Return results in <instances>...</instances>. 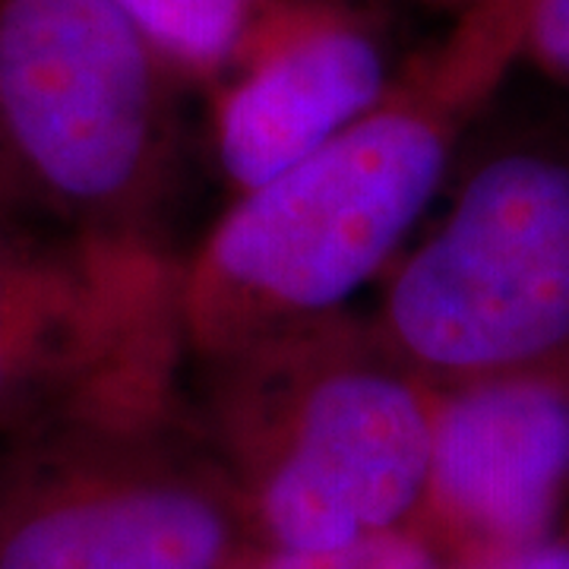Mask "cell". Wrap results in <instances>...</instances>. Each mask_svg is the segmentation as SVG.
<instances>
[{
    "label": "cell",
    "instance_id": "cell-1",
    "mask_svg": "<svg viewBox=\"0 0 569 569\" xmlns=\"http://www.w3.org/2000/svg\"><path fill=\"white\" fill-rule=\"evenodd\" d=\"M526 7L471 0L365 114L231 197L181 263L187 361L348 310L387 276L522 67Z\"/></svg>",
    "mask_w": 569,
    "mask_h": 569
},
{
    "label": "cell",
    "instance_id": "cell-2",
    "mask_svg": "<svg viewBox=\"0 0 569 569\" xmlns=\"http://www.w3.org/2000/svg\"><path fill=\"white\" fill-rule=\"evenodd\" d=\"M183 396L250 545L317 550L411 526L437 387L389 351L367 310L190 358Z\"/></svg>",
    "mask_w": 569,
    "mask_h": 569
},
{
    "label": "cell",
    "instance_id": "cell-3",
    "mask_svg": "<svg viewBox=\"0 0 569 569\" xmlns=\"http://www.w3.org/2000/svg\"><path fill=\"white\" fill-rule=\"evenodd\" d=\"M183 92L111 0H0V178L44 222L168 244Z\"/></svg>",
    "mask_w": 569,
    "mask_h": 569
},
{
    "label": "cell",
    "instance_id": "cell-4",
    "mask_svg": "<svg viewBox=\"0 0 569 569\" xmlns=\"http://www.w3.org/2000/svg\"><path fill=\"white\" fill-rule=\"evenodd\" d=\"M447 206L367 310L430 387L569 365V133L471 137Z\"/></svg>",
    "mask_w": 569,
    "mask_h": 569
},
{
    "label": "cell",
    "instance_id": "cell-5",
    "mask_svg": "<svg viewBox=\"0 0 569 569\" xmlns=\"http://www.w3.org/2000/svg\"><path fill=\"white\" fill-rule=\"evenodd\" d=\"M181 263L0 203V443L181 406Z\"/></svg>",
    "mask_w": 569,
    "mask_h": 569
},
{
    "label": "cell",
    "instance_id": "cell-6",
    "mask_svg": "<svg viewBox=\"0 0 569 569\" xmlns=\"http://www.w3.org/2000/svg\"><path fill=\"white\" fill-rule=\"evenodd\" d=\"M241 509L178 408L0 443V569H231Z\"/></svg>",
    "mask_w": 569,
    "mask_h": 569
},
{
    "label": "cell",
    "instance_id": "cell-7",
    "mask_svg": "<svg viewBox=\"0 0 569 569\" xmlns=\"http://www.w3.org/2000/svg\"><path fill=\"white\" fill-rule=\"evenodd\" d=\"M569 519V365L437 387L427 481L411 529L468 569Z\"/></svg>",
    "mask_w": 569,
    "mask_h": 569
},
{
    "label": "cell",
    "instance_id": "cell-8",
    "mask_svg": "<svg viewBox=\"0 0 569 569\" xmlns=\"http://www.w3.org/2000/svg\"><path fill=\"white\" fill-rule=\"evenodd\" d=\"M402 61L383 0H282L203 96L228 197L272 181L365 114Z\"/></svg>",
    "mask_w": 569,
    "mask_h": 569
},
{
    "label": "cell",
    "instance_id": "cell-9",
    "mask_svg": "<svg viewBox=\"0 0 569 569\" xmlns=\"http://www.w3.org/2000/svg\"><path fill=\"white\" fill-rule=\"evenodd\" d=\"M164 67L206 96L282 0H111Z\"/></svg>",
    "mask_w": 569,
    "mask_h": 569
},
{
    "label": "cell",
    "instance_id": "cell-10",
    "mask_svg": "<svg viewBox=\"0 0 569 569\" xmlns=\"http://www.w3.org/2000/svg\"><path fill=\"white\" fill-rule=\"evenodd\" d=\"M231 569H449L418 531L392 529L317 550L250 548Z\"/></svg>",
    "mask_w": 569,
    "mask_h": 569
},
{
    "label": "cell",
    "instance_id": "cell-11",
    "mask_svg": "<svg viewBox=\"0 0 569 569\" xmlns=\"http://www.w3.org/2000/svg\"><path fill=\"white\" fill-rule=\"evenodd\" d=\"M522 67L569 86V0H529L522 32Z\"/></svg>",
    "mask_w": 569,
    "mask_h": 569
},
{
    "label": "cell",
    "instance_id": "cell-12",
    "mask_svg": "<svg viewBox=\"0 0 569 569\" xmlns=\"http://www.w3.org/2000/svg\"><path fill=\"white\" fill-rule=\"evenodd\" d=\"M468 569H569V519L529 548Z\"/></svg>",
    "mask_w": 569,
    "mask_h": 569
},
{
    "label": "cell",
    "instance_id": "cell-13",
    "mask_svg": "<svg viewBox=\"0 0 569 569\" xmlns=\"http://www.w3.org/2000/svg\"><path fill=\"white\" fill-rule=\"evenodd\" d=\"M406 3H415L421 10H433V13H447V17H456L462 13L471 0H406Z\"/></svg>",
    "mask_w": 569,
    "mask_h": 569
},
{
    "label": "cell",
    "instance_id": "cell-14",
    "mask_svg": "<svg viewBox=\"0 0 569 569\" xmlns=\"http://www.w3.org/2000/svg\"><path fill=\"white\" fill-rule=\"evenodd\" d=\"M0 203H17L13 197H10V190H7V183H3V178H0ZM20 206V203H17Z\"/></svg>",
    "mask_w": 569,
    "mask_h": 569
}]
</instances>
